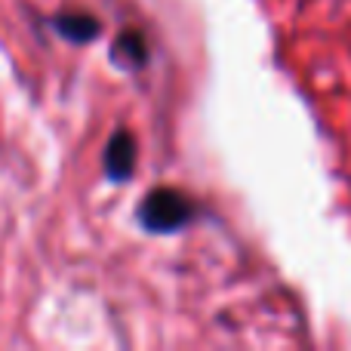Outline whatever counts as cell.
Masks as SVG:
<instances>
[{"label":"cell","mask_w":351,"mask_h":351,"mask_svg":"<svg viewBox=\"0 0 351 351\" xmlns=\"http://www.w3.org/2000/svg\"><path fill=\"white\" fill-rule=\"evenodd\" d=\"M194 216H197L194 200L176 188H154L139 206L142 228L154 231V234H170V231L185 228Z\"/></svg>","instance_id":"6da1fadb"},{"label":"cell","mask_w":351,"mask_h":351,"mask_svg":"<svg viewBox=\"0 0 351 351\" xmlns=\"http://www.w3.org/2000/svg\"><path fill=\"white\" fill-rule=\"evenodd\" d=\"M136 136L130 130H117L105 145V173L111 182H123L130 179L136 170Z\"/></svg>","instance_id":"7a4b0ae2"},{"label":"cell","mask_w":351,"mask_h":351,"mask_svg":"<svg viewBox=\"0 0 351 351\" xmlns=\"http://www.w3.org/2000/svg\"><path fill=\"white\" fill-rule=\"evenodd\" d=\"M53 25H56V31L71 43H90V40H96L99 31H102L99 19L90 16V12H62V16L53 19Z\"/></svg>","instance_id":"3957f363"},{"label":"cell","mask_w":351,"mask_h":351,"mask_svg":"<svg viewBox=\"0 0 351 351\" xmlns=\"http://www.w3.org/2000/svg\"><path fill=\"white\" fill-rule=\"evenodd\" d=\"M111 56H114V62L121 68L136 71V68H142L148 62V40L136 28H127L117 34L114 47H111Z\"/></svg>","instance_id":"277c9868"}]
</instances>
